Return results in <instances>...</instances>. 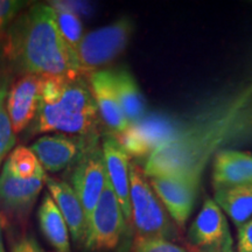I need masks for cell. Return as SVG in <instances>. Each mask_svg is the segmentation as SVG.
<instances>
[{
    "instance_id": "1",
    "label": "cell",
    "mask_w": 252,
    "mask_h": 252,
    "mask_svg": "<svg viewBox=\"0 0 252 252\" xmlns=\"http://www.w3.org/2000/svg\"><path fill=\"white\" fill-rule=\"evenodd\" d=\"M175 122L174 140L154 151L143 171L150 179L186 175L200 186L215 153L252 141V81L244 82L241 90L206 100Z\"/></svg>"
},
{
    "instance_id": "2",
    "label": "cell",
    "mask_w": 252,
    "mask_h": 252,
    "mask_svg": "<svg viewBox=\"0 0 252 252\" xmlns=\"http://www.w3.org/2000/svg\"><path fill=\"white\" fill-rule=\"evenodd\" d=\"M6 53L19 70L36 76H80L77 56L65 43L54 8L34 4L15 19L8 31Z\"/></svg>"
},
{
    "instance_id": "3",
    "label": "cell",
    "mask_w": 252,
    "mask_h": 252,
    "mask_svg": "<svg viewBox=\"0 0 252 252\" xmlns=\"http://www.w3.org/2000/svg\"><path fill=\"white\" fill-rule=\"evenodd\" d=\"M99 113L89 81L76 77L42 76L40 105L31 125L32 134L55 132L97 137Z\"/></svg>"
},
{
    "instance_id": "4",
    "label": "cell",
    "mask_w": 252,
    "mask_h": 252,
    "mask_svg": "<svg viewBox=\"0 0 252 252\" xmlns=\"http://www.w3.org/2000/svg\"><path fill=\"white\" fill-rule=\"evenodd\" d=\"M131 224L138 238L167 239L175 236L171 216L137 162H130Z\"/></svg>"
},
{
    "instance_id": "5",
    "label": "cell",
    "mask_w": 252,
    "mask_h": 252,
    "mask_svg": "<svg viewBox=\"0 0 252 252\" xmlns=\"http://www.w3.org/2000/svg\"><path fill=\"white\" fill-rule=\"evenodd\" d=\"M133 30L131 19L123 17L86 34L76 50L81 74L89 76L117 59L127 47Z\"/></svg>"
},
{
    "instance_id": "6",
    "label": "cell",
    "mask_w": 252,
    "mask_h": 252,
    "mask_svg": "<svg viewBox=\"0 0 252 252\" xmlns=\"http://www.w3.org/2000/svg\"><path fill=\"white\" fill-rule=\"evenodd\" d=\"M130 228L111 185L106 181L98 203L88 220L83 247L90 252L113 250Z\"/></svg>"
},
{
    "instance_id": "7",
    "label": "cell",
    "mask_w": 252,
    "mask_h": 252,
    "mask_svg": "<svg viewBox=\"0 0 252 252\" xmlns=\"http://www.w3.org/2000/svg\"><path fill=\"white\" fill-rule=\"evenodd\" d=\"M175 135V118L154 112L130 124L123 133L115 138L128 157L149 158L160 146L174 140Z\"/></svg>"
},
{
    "instance_id": "8",
    "label": "cell",
    "mask_w": 252,
    "mask_h": 252,
    "mask_svg": "<svg viewBox=\"0 0 252 252\" xmlns=\"http://www.w3.org/2000/svg\"><path fill=\"white\" fill-rule=\"evenodd\" d=\"M187 241L193 252H235L228 220L213 198L204 200L200 213L189 226Z\"/></svg>"
},
{
    "instance_id": "9",
    "label": "cell",
    "mask_w": 252,
    "mask_h": 252,
    "mask_svg": "<svg viewBox=\"0 0 252 252\" xmlns=\"http://www.w3.org/2000/svg\"><path fill=\"white\" fill-rule=\"evenodd\" d=\"M106 181L108 175L102 145L99 144V139H97L88 147L76 165L72 167L71 174L72 188L83 206L87 225L105 188Z\"/></svg>"
},
{
    "instance_id": "10",
    "label": "cell",
    "mask_w": 252,
    "mask_h": 252,
    "mask_svg": "<svg viewBox=\"0 0 252 252\" xmlns=\"http://www.w3.org/2000/svg\"><path fill=\"white\" fill-rule=\"evenodd\" d=\"M97 139H99V135L86 138L55 133L40 137L30 149L37 157L45 171L56 173L72 168L88 147Z\"/></svg>"
},
{
    "instance_id": "11",
    "label": "cell",
    "mask_w": 252,
    "mask_h": 252,
    "mask_svg": "<svg viewBox=\"0 0 252 252\" xmlns=\"http://www.w3.org/2000/svg\"><path fill=\"white\" fill-rule=\"evenodd\" d=\"M150 184L175 225L184 229L193 213L198 185L180 174L157 176L151 179Z\"/></svg>"
},
{
    "instance_id": "12",
    "label": "cell",
    "mask_w": 252,
    "mask_h": 252,
    "mask_svg": "<svg viewBox=\"0 0 252 252\" xmlns=\"http://www.w3.org/2000/svg\"><path fill=\"white\" fill-rule=\"evenodd\" d=\"M42 76L25 75L8 90L6 109L14 133H21L32 125L40 105Z\"/></svg>"
},
{
    "instance_id": "13",
    "label": "cell",
    "mask_w": 252,
    "mask_h": 252,
    "mask_svg": "<svg viewBox=\"0 0 252 252\" xmlns=\"http://www.w3.org/2000/svg\"><path fill=\"white\" fill-rule=\"evenodd\" d=\"M47 175L23 178L4 165L0 173V203L17 217H25L42 190Z\"/></svg>"
},
{
    "instance_id": "14",
    "label": "cell",
    "mask_w": 252,
    "mask_h": 252,
    "mask_svg": "<svg viewBox=\"0 0 252 252\" xmlns=\"http://www.w3.org/2000/svg\"><path fill=\"white\" fill-rule=\"evenodd\" d=\"M102 151L105 161L108 181L115 191L122 212L131 226V201H130V160L127 153L112 135L104 138Z\"/></svg>"
},
{
    "instance_id": "15",
    "label": "cell",
    "mask_w": 252,
    "mask_h": 252,
    "mask_svg": "<svg viewBox=\"0 0 252 252\" xmlns=\"http://www.w3.org/2000/svg\"><path fill=\"white\" fill-rule=\"evenodd\" d=\"M89 84L98 109L99 117L113 137H117L128 127L116 91L111 70H99L89 75Z\"/></svg>"
},
{
    "instance_id": "16",
    "label": "cell",
    "mask_w": 252,
    "mask_h": 252,
    "mask_svg": "<svg viewBox=\"0 0 252 252\" xmlns=\"http://www.w3.org/2000/svg\"><path fill=\"white\" fill-rule=\"evenodd\" d=\"M46 185L48 193L67 223L74 242L83 245L87 235V217L74 188L67 182L49 176L46 178Z\"/></svg>"
},
{
    "instance_id": "17",
    "label": "cell",
    "mask_w": 252,
    "mask_h": 252,
    "mask_svg": "<svg viewBox=\"0 0 252 252\" xmlns=\"http://www.w3.org/2000/svg\"><path fill=\"white\" fill-rule=\"evenodd\" d=\"M213 158V185L215 190L252 184V154L226 149L219 151Z\"/></svg>"
},
{
    "instance_id": "18",
    "label": "cell",
    "mask_w": 252,
    "mask_h": 252,
    "mask_svg": "<svg viewBox=\"0 0 252 252\" xmlns=\"http://www.w3.org/2000/svg\"><path fill=\"white\" fill-rule=\"evenodd\" d=\"M37 220L43 237L55 252H71L70 232L49 193L45 194L37 210Z\"/></svg>"
},
{
    "instance_id": "19",
    "label": "cell",
    "mask_w": 252,
    "mask_h": 252,
    "mask_svg": "<svg viewBox=\"0 0 252 252\" xmlns=\"http://www.w3.org/2000/svg\"><path fill=\"white\" fill-rule=\"evenodd\" d=\"M116 91L128 124L139 122L146 115V100L137 81L127 69L112 71Z\"/></svg>"
},
{
    "instance_id": "20",
    "label": "cell",
    "mask_w": 252,
    "mask_h": 252,
    "mask_svg": "<svg viewBox=\"0 0 252 252\" xmlns=\"http://www.w3.org/2000/svg\"><path fill=\"white\" fill-rule=\"evenodd\" d=\"M214 201L239 228L252 216V184L217 189Z\"/></svg>"
},
{
    "instance_id": "21",
    "label": "cell",
    "mask_w": 252,
    "mask_h": 252,
    "mask_svg": "<svg viewBox=\"0 0 252 252\" xmlns=\"http://www.w3.org/2000/svg\"><path fill=\"white\" fill-rule=\"evenodd\" d=\"M55 12L56 24L60 30V33L65 43L74 50L76 54V50L80 46L82 39H83V25L80 17L77 14L72 13L68 9L61 7V6L56 5L55 2H52Z\"/></svg>"
},
{
    "instance_id": "22",
    "label": "cell",
    "mask_w": 252,
    "mask_h": 252,
    "mask_svg": "<svg viewBox=\"0 0 252 252\" xmlns=\"http://www.w3.org/2000/svg\"><path fill=\"white\" fill-rule=\"evenodd\" d=\"M8 94V83L6 78L0 80V166L9 151L15 145V134L12 128L9 116L6 109V99Z\"/></svg>"
},
{
    "instance_id": "23",
    "label": "cell",
    "mask_w": 252,
    "mask_h": 252,
    "mask_svg": "<svg viewBox=\"0 0 252 252\" xmlns=\"http://www.w3.org/2000/svg\"><path fill=\"white\" fill-rule=\"evenodd\" d=\"M132 252H186V250L167 239L135 237L132 244Z\"/></svg>"
},
{
    "instance_id": "24",
    "label": "cell",
    "mask_w": 252,
    "mask_h": 252,
    "mask_svg": "<svg viewBox=\"0 0 252 252\" xmlns=\"http://www.w3.org/2000/svg\"><path fill=\"white\" fill-rule=\"evenodd\" d=\"M30 4V1L21 0H0V31L13 23Z\"/></svg>"
},
{
    "instance_id": "25",
    "label": "cell",
    "mask_w": 252,
    "mask_h": 252,
    "mask_svg": "<svg viewBox=\"0 0 252 252\" xmlns=\"http://www.w3.org/2000/svg\"><path fill=\"white\" fill-rule=\"evenodd\" d=\"M11 252H46L33 236L25 235L12 244Z\"/></svg>"
},
{
    "instance_id": "26",
    "label": "cell",
    "mask_w": 252,
    "mask_h": 252,
    "mask_svg": "<svg viewBox=\"0 0 252 252\" xmlns=\"http://www.w3.org/2000/svg\"><path fill=\"white\" fill-rule=\"evenodd\" d=\"M237 252H252V220L237 228Z\"/></svg>"
},
{
    "instance_id": "27",
    "label": "cell",
    "mask_w": 252,
    "mask_h": 252,
    "mask_svg": "<svg viewBox=\"0 0 252 252\" xmlns=\"http://www.w3.org/2000/svg\"><path fill=\"white\" fill-rule=\"evenodd\" d=\"M132 244H133V241H132V228H130L124 237H123L121 244H119L116 252H132Z\"/></svg>"
},
{
    "instance_id": "28",
    "label": "cell",
    "mask_w": 252,
    "mask_h": 252,
    "mask_svg": "<svg viewBox=\"0 0 252 252\" xmlns=\"http://www.w3.org/2000/svg\"><path fill=\"white\" fill-rule=\"evenodd\" d=\"M0 252H5V247H4V241H2V234H1V228H0Z\"/></svg>"
}]
</instances>
